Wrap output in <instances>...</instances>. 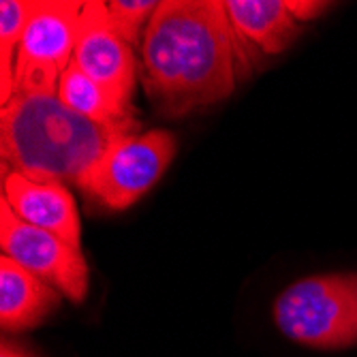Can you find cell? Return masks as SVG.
<instances>
[{
  "instance_id": "obj_1",
  "label": "cell",
  "mask_w": 357,
  "mask_h": 357,
  "mask_svg": "<svg viewBox=\"0 0 357 357\" xmlns=\"http://www.w3.org/2000/svg\"><path fill=\"white\" fill-rule=\"evenodd\" d=\"M246 62V43L218 0H165L142 41L144 88L174 118L227 99Z\"/></svg>"
},
{
  "instance_id": "obj_2",
  "label": "cell",
  "mask_w": 357,
  "mask_h": 357,
  "mask_svg": "<svg viewBox=\"0 0 357 357\" xmlns=\"http://www.w3.org/2000/svg\"><path fill=\"white\" fill-rule=\"evenodd\" d=\"M135 126H105L64 105L56 92H15L0 109L3 163L32 180L79 182Z\"/></svg>"
},
{
  "instance_id": "obj_3",
  "label": "cell",
  "mask_w": 357,
  "mask_h": 357,
  "mask_svg": "<svg viewBox=\"0 0 357 357\" xmlns=\"http://www.w3.org/2000/svg\"><path fill=\"white\" fill-rule=\"evenodd\" d=\"M278 330L312 349L357 344V272L319 274L289 284L274 302Z\"/></svg>"
},
{
  "instance_id": "obj_4",
  "label": "cell",
  "mask_w": 357,
  "mask_h": 357,
  "mask_svg": "<svg viewBox=\"0 0 357 357\" xmlns=\"http://www.w3.org/2000/svg\"><path fill=\"white\" fill-rule=\"evenodd\" d=\"M176 150V135L165 128L126 133L96 160L79 188L107 210H126L160 180Z\"/></svg>"
},
{
  "instance_id": "obj_5",
  "label": "cell",
  "mask_w": 357,
  "mask_h": 357,
  "mask_svg": "<svg viewBox=\"0 0 357 357\" xmlns=\"http://www.w3.org/2000/svg\"><path fill=\"white\" fill-rule=\"evenodd\" d=\"M84 5L86 0H37L15 52V92L58 90L73 62Z\"/></svg>"
},
{
  "instance_id": "obj_6",
  "label": "cell",
  "mask_w": 357,
  "mask_h": 357,
  "mask_svg": "<svg viewBox=\"0 0 357 357\" xmlns=\"http://www.w3.org/2000/svg\"><path fill=\"white\" fill-rule=\"evenodd\" d=\"M0 248L5 257L52 284L73 304L86 300L90 270L82 248L22 220L3 197H0Z\"/></svg>"
},
{
  "instance_id": "obj_7",
  "label": "cell",
  "mask_w": 357,
  "mask_h": 357,
  "mask_svg": "<svg viewBox=\"0 0 357 357\" xmlns=\"http://www.w3.org/2000/svg\"><path fill=\"white\" fill-rule=\"evenodd\" d=\"M73 64L101 86L118 112L131 116L128 109L137 79V60L133 47L114 30L103 0H86Z\"/></svg>"
},
{
  "instance_id": "obj_8",
  "label": "cell",
  "mask_w": 357,
  "mask_h": 357,
  "mask_svg": "<svg viewBox=\"0 0 357 357\" xmlns=\"http://www.w3.org/2000/svg\"><path fill=\"white\" fill-rule=\"evenodd\" d=\"M3 199L26 222L56 234L64 242L82 248V220L77 204L64 182L32 180L9 172L3 163Z\"/></svg>"
},
{
  "instance_id": "obj_9",
  "label": "cell",
  "mask_w": 357,
  "mask_h": 357,
  "mask_svg": "<svg viewBox=\"0 0 357 357\" xmlns=\"http://www.w3.org/2000/svg\"><path fill=\"white\" fill-rule=\"evenodd\" d=\"M62 294L9 257H0V326L24 332L41 326L62 302Z\"/></svg>"
},
{
  "instance_id": "obj_10",
  "label": "cell",
  "mask_w": 357,
  "mask_h": 357,
  "mask_svg": "<svg viewBox=\"0 0 357 357\" xmlns=\"http://www.w3.org/2000/svg\"><path fill=\"white\" fill-rule=\"evenodd\" d=\"M225 9L238 37L266 56L284 52L302 28L287 0H225Z\"/></svg>"
},
{
  "instance_id": "obj_11",
  "label": "cell",
  "mask_w": 357,
  "mask_h": 357,
  "mask_svg": "<svg viewBox=\"0 0 357 357\" xmlns=\"http://www.w3.org/2000/svg\"><path fill=\"white\" fill-rule=\"evenodd\" d=\"M56 94L69 109L77 112L79 116L92 122H99L105 126H135L133 118L118 112L109 101V96L101 90V86H96L73 62L60 75Z\"/></svg>"
},
{
  "instance_id": "obj_12",
  "label": "cell",
  "mask_w": 357,
  "mask_h": 357,
  "mask_svg": "<svg viewBox=\"0 0 357 357\" xmlns=\"http://www.w3.org/2000/svg\"><path fill=\"white\" fill-rule=\"evenodd\" d=\"M158 5L156 0H112L107 3L109 22L118 35L133 47L144 41L146 28Z\"/></svg>"
},
{
  "instance_id": "obj_13",
  "label": "cell",
  "mask_w": 357,
  "mask_h": 357,
  "mask_svg": "<svg viewBox=\"0 0 357 357\" xmlns=\"http://www.w3.org/2000/svg\"><path fill=\"white\" fill-rule=\"evenodd\" d=\"M37 0H5L0 5V67L15 69V52Z\"/></svg>"
},
{
  "instance_id": "obj_14",
  "label": "cell",
  "mask_w": 357,
  "mask_h": 357,
  "mask_svg": "<svg viewBox=\"0 0 357 357\" xmlns=\"http://www.w3.org/2000/svg\"><path fill=\"white\" fill-rule=\"evenodd\" d=\"M287 7L300 24H306L314 17H319L323 11L330 7V3H317V0H287Z\"/></svg>"
},
{
  "instance_id": "obj_15",
  "label": "cell",
  "mask_w": 357,
  "mask_h": 357,
  "mask_svg": "<svg viewBox=\"0 0 357 357\" xmlns=\"http://www.w3.org/2000/svg\"><path fill=\"white\" fill-rule=\"evenodd\" d=\"M0 357H32V355L28 351H24L22 347H17V344L3 342V349H0Z\"/></svg>"
}]
</instances>
